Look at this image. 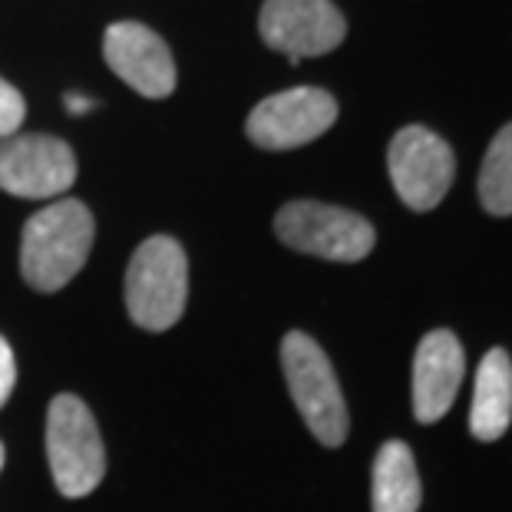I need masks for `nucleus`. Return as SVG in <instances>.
Wrapping results in <instances>:
<instances>
[{
  "mask_svg": "<svg viewBox=\"0 0 512 512\" xmlns=\"http://www.w3.org/2000/svg\"><path fill=\"white\" fill-rule=\"evenodd\" d=\"M93 215L83 202L57 199L30 215L20 238V271L37 291H60L86 265L93 248Z\"/></svg>",
  "mask_w": 512,
  "mask_h": 512,
  "instance_id": "1",
  "label": "nucleus"
},
{
  "mask_svg": "<svg viewBox=\"0 0 512 512\" xmlns=\"http://www.w3.org/2000/svg\"><path fill=\"white\" fill-rule=\"evenodd\" d=\"M189 298V261L176 238L152 235L126 268V311L139 328L169 331Z\"/></svg>",
  "mask_w": 512,
  "mask_h": 512,
  "instance_id": "2",
  "label": "nucleus"
},
{
  "mask_svg": "<svg viewBox=\"0 0 512 512\" xmlns=\"http://www.w3.org/2000/svg\"><path fill=\"white\" fill-rule=\"evenodd\" d=\"M281 367H285L294 407L308 423L314 440L324 446H341L351 430V420H347L341 384H337V374L321 344L311 334L291 331L281 341Z\"/></svg>",
  "mask_w": 512,
  "mask_h": 512,
  "instance_id": "3",
  "label": "nucleus"
},
{
  "mask_svg": "<svg viewBox=\"0 0 512 512\" xmlns=\"http://www.w3.org/2000/svg\"><path fill=\"white\" fill-rule=\"evenodd\" d=\"M47 456L53 483L63 496L80 499L90 496L103 483L106 450L100 427H96L90 407L73 397L60 394L47 413Z\"/></svg>",
  "mask_w": 512,
  "mask_h": 512,
  "instance_id": "4",
  "label": "nucleus"
},
{
  "mask_svg": "<svg viewBox=\"0 0 512 512\" xmlns=\"http://www.w3.org/2000/svg\"><path fill=\"white\" fill-rule=\"evenodd\" d=\"M275 232L288 248L328 261H361L374 252L377 232L364 215L328 202H288L278 212Z\"/></svg>",
  "mask_w": 512,
  "mask_h": 512,
  "instance_id": "5",
  "label": "nucleus"
},
{
  "mask_svg": "<svg viewBox=\"0 0 512 512\" xmlns=\"http://www.w3.org/2000/svg\"><path fill=\"white\" fill-rule=\"evenodd\" d=\"M390 182L400 202L413 212H430L446 199L456 179V156L450 143L427 126H403L387 149Z\"/></svg>",
  "mask_w": 512,
  "mask_h": 512,
  "instance_id": "6",
  "label": "nucleus"
},
{
  "mask_svg": "<svg viewBox=\"0 0 512 512\" xmlns=\"http://www.w3.org/2000/svg\"><path fill=\"white\" fill-rule=\"evenodd\" d=\"M337 119V100L321 86H294L261 100L248 113L245 133L258 149L285 152L314 143Z\"/></svg>",
  "mask_w": 512,
  "mask_h": 512,
  "instance_id": "7",
  "label": "nucleus"
},
{
  "mask_svg": "<svg viewBox=\"0 0 512 512\" xmlns=\"http://www.w3.org/2000/svg\"><path fill=\"white\" fill-rule=\"evenodd\" d=\"M258 34L271 50L291 63L324 57L347 37V20L334 0H265L258 14Z\"/></svg>",
  "mask_w": 512,
  "mask_h": 512,
  "instance_id": "8",
  "label": "nucleus"
},
{
  "mask_svg": "<svg viewBox=\"0 0 512 512\" xmlns=\"http://www.w3.org/2000/svg\"><path fill=\"white\" fill-rule=\"evenodd\" d=\"M76 182V156L57 136L17 133L0 139V189L17 199H57Z\"/></svg>",
  "mask_w": 512,
  "mask_h": 512,
  "instance_id": "9",
  "label": "nucleus"
},
{
  "mask_svg": "<svg viewBox=\"0 0 512 512\" xmlns=\"http://www.w3.org/2000/svg\"><path fill=\"white\" fill-rule=\"evenodd\" d=\"M103 57L119 80L146 100H166L176 90V60H172L169 43L146 24L119 20L106 27Z\"/></svg>",
  "mask_w": 512,
  "mask_h": 512,
  "instance_id": "10",
  "label": "nucleus"
},
{
  "mask_svg": "<svg viewBox=\"0 0 512 512\" xmlns=\"http://www.w3.org/2000/svg\"><path fill=\"white\" fill-rule=\"evenodd\" d=\"M466 374L463 344L453 331H430L413 354V417L437 423L450 413Z\"/></svg>",
  "mask_w": 512,
  "mask_h": 512,
  "instance_id": "11",
  "label": "nucleus"
},
{
  "mask_svg": "<svg viewBox=\"0 0 512 512\" xmlns=\"http://www.w3.org/2000/svg\"><path fill=\"white\" fill-rule=\"evenodd\" d=\"M512 423V361L503 347H493L476 370L470 430L476 440L493 443Z\"/></svg>",
  "mask_w": 512,
  "mask_h": 512,
  "instance_id": "12",
  "label": "nucleus"
},
{
  "mask_svg": "<svg viewBox=\"0 0 512 512\" xmlns=\"http://www.w3.org/2000/svg\"><path fill=\"white\" fill-rule=\"evenodd\" d=\"M420 499L423 489L413 450L403 440H387L374 456L370 506H374V512H417Z\"/></svg>",
  "mask_w": 512,
  "mask_h": 512,
  "instance_id": "13",
  "label": "nucleus"
},
{
  "mask_svg": "<svg viewBox=\"0 0 512 512\" xmlns=\"http://www.w3.org/2000/svg\"><path fill=\"white\" fill-rule=\"evenodd\" d=\"M476 189H479V205L489 215H496V219L512 215V123L499 129L493 143H489Z\"/></svg>",
  "mask_w": 512,
  "mask_h": 512,
  "instance_id": "14",
  "label": "nucleus"
},
{
  "mask_svg": "<svg viewBox=\"0 0 512 512\" xmlns=\"http://www.w3.org/2000/svg\"><path fill=\"white\" fill-rule=\"evenodd\" d=\"M27 119V103L14 86H10L4 76H0V139L17 136L20 126Z\"/></svg>",
  "mask_w": 512,
  "mask_h": 512,
  "instance_id": "15",
  "label": "nucleus"
},
{
  "mask_svg": "<svg viewBox=\"0 0 512 512\" xmlns=\"http://www.w3.org/2000/svg\"><path fill=\"white\" fill-rule=\"evenodd\" d=\"M14 384H17V364H14V351H10V344L0 337V407L10 400L14 394Z\"/></svg>",
  "mask_w": 512,
  "mask_h": 512,
  "instance_id": "16",
  "label": "nucleus"
},
{
  "mask_svg": "<svg viewBox=\"0 0 512 512\" xmlns=\"http://www.w3.org/2000/svg\"><path fill=\"white\" fill-rule=\"evenodd\" d=\"M63 103H67V110L73 113V116H83V113H90L93 110V100H86V96H80V93H67L63 96Z\"/></svg>",
  "mask_w": 512,
  "mask_h": 512,
  "instance_id": "17",
  "label": "nucleus"
},
{
  "mask_svg": "<svg viewBox=\"0 0 512 512\" xmlns=\"http://www.w3.org/2000/svg\"><path fill=\"white\" fill-rule=\"evenodd\" d=\"M0 470H4V443H0Z\"/></svg>",
  "mask_w": 512,
  "mask_h": 512,
  "instance_id": "18",
  "label": "nucleus"
}]
</instances>
